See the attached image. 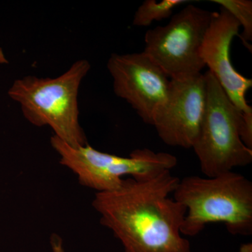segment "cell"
<instances>
[{
	"label": "cell",
	"mask_w": 252,
	"mask_h": 252,
	"mask_svg": "<svg viewBox=\"0 0 252 252\" xmlns=\"http://www.w3.org/2000/svg\"><path fill=\"white\" fill-rule=\"evenodd\" d=\"M240 252H252V244L243 245L240 249Z\"/></svg>",
	"instance_id": "obj_14"
},
{
	"label": "cell",
	"mask_w": 252,
	"mask_h": 252,
	"mask_svg": "<svg viewBox=\"0 0 252 252\" xmlns=\"http://www.w3.org/2000/svg\"><path fill=\"white\" fill-rule=\"evenodd\" d=\"M9 64V61H8L7 58L5 56L2 48L0 46V64Z\"/></svg>",
	"instance_id": "obj_13"
},
{
	"label": "cell",
	"mask_w": 252,
	"mask_h": 252,
	"mask_svg": "<svg viewBox=\"0 0 252 252\" xmlns=\"http://www.w3.org/2000/svg\"><path fill=\"white\" fill-rule=\"evenodd\" d=\"M180 180L171 171L149 180L124 178L119 189L95 193L92 205L125 252H191L181 233L187 208L170 197Z\"/></svg>",
	"instance_id": "obj_1"
},
{
	"label": "cell",
	"mask_w": 252,
	"mask_h": 252,
	"mask_svg": "<svg viewBox=\"0 0 252 252\" xmlns=\"http://www.w3.org/2000/svg\"><path fill=\"white\" fill-rule=\"evenodd\" d=\"M51 145L59 154L60 163L77 175L81 186L96 193L119 189L126 176L135 180H152L171 171L177 164L175 156L149 149H135L128 157H122L99 152L89 144L72 147L54 135Z\"/></svg>",
	"instance_id": "obj_4"
},
{
	"label": "cell",
	"mask_w": 252,
	"mask_h": 252,
	"mask_svg": "<svg viewBox=\"0 0 252 252\" xmlns=\"http://www.w3.org/2000/svg\"><path fill=\"white\" fill-rule=\"evenodd\" d=\"M91 67L87 60L81 59L57 77L26 76L14 81L8 94L32 125L48 126L71 147H82L89 143L79 122L78 96Z\"/></svg>",
	"instance_id": "obj_2"
},
{
	"label": "cell",
	"mask_w": 252,
	"mask_h": 252,
	"mask_svg": "<svg viewBox=\"0 0 252 252\" xmlns=\"http://www.w3.org/2000/svg\"><path fill=\"white\" fill-rule=\"evenodd\" d=\"M206 99L204 74L183 81L171 80L167 99L152 124L162 142L172 147L192 148L200 131Z\"/></svg>",
	"instance_id": "obj_8"
},
{
	"label": "cell",
	"mask_w": 252,
	"mask_h": 252,
	"mask_svg": "<svg viewBox=\"0 0 252 252\" xmlns=\"http://www.w3.org/2000/svg\"><path fill=\"white\" fill-rule=\"evenodd\" d=\"M220 5L233 16L243 28L240 36L245 45L252 51L249 41L252 40V0H212Z\"/></svg>",
	"instance_id": "obj_11"
},
{
	"label": "cell",
	"mask_w": 252,
	"mask_h": 252,
	"mask_svg": "<svg viewBox=\"0 0 252 252\" xmlns=\"http://www.w3.org/2000/svg\"><path fill=\"white\" fill-rule=\"evenodd\" d=\"M207 99L200 131L193 147L205 177H213L245 167L252 150L240 137L243 114L233 104L210 71L204 74Z\"/></svg>",
	"instance_id": "obj_5"
},
{
	"label": "cell",
	"mask_w": 252,
	"mask_h": 252,
	"mask_svg": "<svg viewBox=\"0 0 252 252\" xmlns=\"http://www.w3.org/2000/svg\"><path fill=\"white\" fill-rule=\"evenodd\" d=\"M240 28L238 21L223 8L212 12L200 54L235 107L244 115L252 116V107L247 102L246 94L252 88V80L237 72L230 62V45Z\"/></svg>",
	"instance_id": "obj_9"
},
{
	"label": "cell",
	"mask_w": 252,
	"mask_h": 252,
	"mask_svg": "<svg viewBox=\"0 0 252 252\" xmlns=\"http://www.w3.org/2000/svg\"><path fill=\"white\" fill-rule=\"evenodd\" d=\"M189 2L187 0H146L139 6L135 16L132 25L137 27H147L154 21H160L172 16L175 8L185 3Z\"/></svg>",
	"instance_id": "obj_10"
},
{
	"label": "cell",
	"mask_w": 252,
	"mask_h": 252,
	"mask_svg": "<svg viewBox=\"0 0 252 252\" xmlns=\"http://www.w3.org/2000/svg\"><path fill=\"white\" fill-rule=\"evenodd\" d=\"M211 16L207 10L187 5L165 26L147 32L143 52L170 80L196 77L205 67L200 51Z\"/></svg>",
	"instance_id": "obj_6"
},
{
	"label": "cell",
	"mask_w": 252,
	"mask_h": 252,
	"mask_svg": "<svg viewBox=\"0 0 252 252\" xmlns=\"http://www.w3.org/2000/svg\"><path fill=\"white\" fill-rule=\"evenodd\" d=\"M107 66L116 95L130 104L144 123L152 125L167 99L171 80L144 52L113 54Z\"/></svg>",
	"instance_id": "obj_7"
},
{
	"label": "cell",
	"mask_w": 252,
	"mask_h": 252,
	"mask_svg": "<svg viewBox=\"0 0 252 252\" xmlns=\"http://www.w3.org/2000/svg\"><path fill=\"white\" fill-rule=\"evenodd\" d=\"M173 198L187 208L182 235L195 236L212 223H224L232 235H252V183L243 175L230 171L213 177H186Z\"/></svg>",
	"instance_id": "obj_3"
},
{
	"label": "cell",
	"mask_w": 252,
	"mask_h": 252,
	"mask_svg": "<svg viewBox=\"0 0 252 252\" xmlns=\"http://www.w3.org/2000/svg\"><path fill=\"white\" fill-rule=\"evenodd\" d=\"M50 245H51L52 252H65L63 240L60 235L56 233H53L50 238Z\"/></svg>",
	"instance_id": "obj_12"
}]
</instances>
